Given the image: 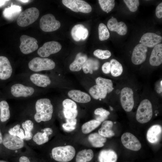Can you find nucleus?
Here are the masks:
<instances>
[{"label": "nucleus", "mask_w": 162, "mask_h": 162, "mask_svg": "<svg viewBox=\"0 0 162 162\" xmlns=\"http://www.w3.org/2000/svg\"><path fill=\"white\" fill-rule=\"evenodd\" d=\"M39 14V10L36 8H28L20 14L17 20V24L22 27L28 26L38 19Z\"/></svg>", "instance_id": "0eeeda50"}, {"label": "nucleus", "mask_w": 162, "mask_h": 162, "mask_svg": "<svg viewBox=\"0 0 162 162\" xmlns=\"http://www.w3.org/2000/svg\"><path fill=\"white\" fill-rule=\"evenodd\" d=\"M0 162H9L4 160H0Z\"/></svg>", "instance_id": "603ef678"}, {"label": "nucleus", "mask_w": 162, "mask_h": 162, "mask_svg": "<svg viewBox=\"0 0 162 162\" xmlns=\"http://www.w3.org/2000/svg\"><path fill=\"white\" fill-rule=\"evenodd\" d=\"M110 110H113V108L111 106H110Z\"/></svg>", "instance_id": "864d4df0"}, {"label": "nucleus", "mask_w": 162, "mask_h": 162, "mask_svg": "<svg viewBox=\"0 0 162 162\" xmlns=\"http://www.w3.org/2000/svg\"><path fill=\"white\" fill-rule=\"evenodd\" d=\"M61 26L60 22L56 20L54 16L50 14L43 16L40 20V26L45 32H52L58 29Z\"/></svg>", "instance_id": "6e6552de"}, {"label": "nucleus", "mask_w": 162, "mask_h": 162, "mask_svg": "<svg viewBox=\"0 0 162 162\" xmlns=\"http://www.w3.org/2000/svg\"><path fill=\"white\" fill-rule=\"evenodd\" d=\"M35 91L33 87L19 83L14 84L10 88L11 94L16 98L29 97L34 94Z\"/></svg>", "instance_id": "ddd939ff"}, {"label": "nucleus", "mask_w": 162, "mask_h": 162, "mask_svg": "<svg viewBox=\"0 0 162 162\" xmlns=\"http://www.w3.org/2000/svg\"><path fill=\"white\" fill-rule=\"evenodd\" d=\"M88 140L92 146L96 148L103 146L106 141V137L97 133L90 134L88 136Z\"/></svg>", "instance_id": "c85d7f7f"}, {"label": "nucleus", "mask_w": 162, "mask_h": 162, "mask_svg": "<svg viewBox=\"0 0 162 162\" xmlns=\"http://www.w3.org/2000/svg\"><path fill=\"white\" fill-rule=\"evenodd\" d=\"M71 34L74 40L79 41L86 39L88 35V32L83 25L79 24L75 25L73 27Z\"/></svg>", "instance_id": "4be33fe9"}, {"label": "nucleus", "mask_w": 162, "mask_h": 162, "mask_svg": "<svg viewBox=\"0 0 162 162\" xmlns=\"http://www.w3.org/2000/svg\"><path fill=\"white\" fill-rule=\"evenodd\" d=\"M98 2L102 9L107 13L111 11L115 6L114 0H99Z\"/></svg>", "instance_id": "ea45409f"}, {"label": "nucleus", "mask_w": 162, "mask_h": 162, "mask_svg": "<svg viewBox=\"0 0 162 162\" xmlns=\"http://www.w3.org/2000/svg\"><path fill=\"white\" fill-rule=\"evenodd\" d=\"M98 62L97 60L92 58L87 59L84 64L82 68L85 74L93 73L94 70L98 69L99 66Z\"/></svg>", "instance_id": "f704fd0d"}, {"label": "nucleus", "mask_w": 162, "mask_h": 162, "mask_svg": "<svg viewBox=\"0 0 162 162\" xmlns=\"http://www.w3.org/2000/svg\"><path fill=\"white\" fill-rule=\"evenodd\" d=\"M155 14L158 18L162 17V2L160 3L157 7L155 10Z\"/></svg>", "instance_id": "de8ad7c7"}, {"label": "nucleus", "mask_w": 162, "mask_h": 162, "mask_svg": "<svg viewBox=\"0 0 162 162\" xmlns=\"http://www.w3.org/2000/svg\"><path fill=\"white\" fill-rule=\"evenodd\" d=\"M10 117V112L8 104L5 100L0 102V121L4 123L9 120Z\"/></svg>", "instance_id": "7c9ffc66"}, {"label": "nucleus", "mask_w": 162, "mask_h": 162, "mask_svg": "<svg viewBox=\"0 0 162 162\" xmlns=\"http://www.w3.org/2000/svg\"><path fill=\"white\" fill-rule=\"evenodd\" d=\"M27 144L24 140L8 132L3 135L2 145L9 152L12 158L16 156L24 151Z\"/></svg>", "instance_id": "f03ea898"}, {"label": "nucleus", "mask_w": 162, "mask_h": 162, "mask_svg": "<svg viewBox=\"0 0 162 162\" xmlns=\"http://www.w3.org/2000/svg\"><path fill=\"white\" fill-rule=\"evenodd\" d=\"M89 92L91 96L96 99H104L106 98L107 94L104 88L97 85L91 87Z\"/></svg>", "instance_id": "473e14b6"}, {"label": "nucleus", "mask_w": 162, "mask_h": 162, "mask_svg": "<svg viewBox=\"0 0 162 162\" xmlns=\"http://www.w3.org/2000/svg\"><path fill=\"white\" fill-rule=\"evenodd\" d=\"M94 156L93 151L91 149H85L77 154L76 162H88L91 160Z\"/></svg>", "instance_id": "72a5a7b5"}, {"label": "nucleus", "mask_w": 162, "mask_h": 162, "mask_svg": "<svg viewBox=\"0 0 162 162\" xmlns=\"http://www.w3.org/2000/svg\"><path fill=\"white\" fill-rule=\"evenodd\" d=\"M76 153L75 148L73 146H57L52 148L51 151L52 158L58 162H68L74 157Z\"/></svg>", "instance_id": "7ed1b4c3"}, {"label": "nucleus", "mask_w": 162, "mask_h": 162, "mask_svg": "<svg viewBox=\"0 0 162 162\" xmlns=\"http://www.w3.org/2000/svg\"><path fill=\"white\" fill-rule=\"evenodd\" d=\"M68 95L73 100L80 103H87L91 100L90 96L88 94L79 90H70L68 92Z\"/></svg>", "instance_id": "a878e982"}, {"label": "nucleus", "mask_w": 162, "mask_h": 162, "mask_svg": "<svg viewBox=\"0 0 162 162\" xmlns=\"http://www.w3.org/2000/svg\"><path fill=\"white\" fill-rule=\"evenodd\" d=\"M21 10L22 8L20 6L13 5L5 8L3 11V15L6 19L11 20L19 15Z\"/></svg>", "instance_id": "2f4dec72"}, {"label": "nucleus", "mask_w": 162, "mask_h": 162, "mask_svg": "<svg viewBox=\"0 0 162 162\" xmlns=\"http://www.w3.org/2000/svg\"><path fill=\"white\" fill-rule=\"evenodd\" d=\"M132 89L128 87L123 88L120 93V101L122 106L126 111L129 112L132 110L134 105Z\"/></svg>", "instance_id": "f8f14e48"}, {"label": "nucleus", "mask_w": 162, "mask_h": 162, "mask_svg": "<svg viewBox=\"0 0 162 162\" xmlns=\"http://www.w3.org/2000/svg\"><path fill=\"white\" fill-rule=\"evenodd\" d=\"M13 68L8 58L4 56H0V80H7L11 76Z\"/></svg>", "instance_id": "a211bd4d"}, {"label": "nucleus", "mask_w": 162, "mask_h": 162, "mask_svg": "<svg viewBox=\"0 0 162 162\" xmlns=\"http://www.w3.org/2000/svg\"><path fill=\"white\" fill-rule=\"evenodd\" d=\"M107 26L110 31L115 32L121 35H125L127 32V27L125 23L123 22H118L113 17L109 20Z\"/></svg>", "instance_id": "412c9836"}, {"label": "nucleus", "mask_w": 162, "mask_h": 162, "mask_svg": "<svg viewBox=\"0 0 162 162\" xmlns=\"http://www.w3.org/2000/svg\"><path fill=\"white\" fill-rule=\"evenodd\" d=\"M18 1H20L21 2H22L24 3L26 2H28L29 0H18Z\"/></svg>", "instance_id": "3c124183"}, {"label": "nucleus", "mask_w": 162, "mask_h": 162, "mask_svg": "<svg viewBox=\"0 0 162 162\" xmlns=\"http://www.w3.org/2000/svg\"><path fill=\"white\" fill-rule=\"evenodd\" d=\"M147 47L139 44L134 48L131 56V61L136 65L141 64L145 61L146 58Z\"/></svg>", "instance_id": "dca6fc26"}, {"label": "nucleus", "mask_w": 162, "mask_h": 162, "mask_svg": "<svg viewBox=\"0 0 162 162\" xmlns=\"http://www.w3.org/2000/svg\"><path fill=\"white\" fill-rule=\"evenodd\" d=\"M150 64L153 66H158L162 63V44H159L154 46L150 57Z\"/></svg>", "instance_id": "393cba45"}, {"label": "nucleus", "mask_w": 162, "mask_h": 162, "mask_svg": "<svg viewBox=\"0 0 162 162\" xmlns=\"http://www.w3.org/2000/svg\"><path fill=\"white\" fill-rule=\"evenodd\" d=\"M113 122L110 121H105L102 123L101 128L99 130L98 133L105 137H111L115 135L112 130Z\"/></svg>", "instance_id": "c756f323"}, {"label": "nucleus", "mask_w": 162, "mask_h": 162, "mask_svg": "<svg viewBox=\"0 0 162 162\" xmlns=\"http://www.w3.org/2000/svg\"><path fill=\"white\" fill-rule=\"evenodd\" d=\"M29 79L33 84L39 87H46L51 83V80L48 76L38 73L32 74Z\"/></svg>", "instance_id": "b1692460"}, {"label": "nucleus", "mask_w": 162, "mask_h": 162, "mask_svg": "<svg viewBox=\"0 0 162 162\" xmlns=\"http://www.w3.org/2000/svg\"><path fill=\"white\" fill-rule=\"evenodd\" d=\"M63 113L66 118H76L78 115L76 104L73 100L67 99L62 102Z\"/></svg>", "instance_id": "6ab92c4d"}, {"label": "nucleus", "mask_w": 162, "mask_h": 162, "mask_svg": "<svg viewBox=\"0 0 162 162\" xmlns=\"http://www.w3.org/2000/svg\"><path fill=\"white\" fill-rule=\"evenodd\" d=\"M99 38L101 41L108 39L110 33L106 26L103 23H100L98 27Z\"/></svg>", "instance_id": "a19ab883"}, {"label": "nucleus", "mask_w": 162, "mask_h": 162, "mask_svg": "<svg viewBox=\"0 0 162 162\" xmlns=\"http://www.w3.org/2000/svg\"><path fill=\"white\" fill-rule=\"evenodd\" d=\"M77 123V119H66V123L62 125L64 130L67 132L71 131L76 128Z\"/></svg>", "instance_id": "37998d69"}, {"label": "nucleus", "mask_w": 162, "mask_h": 162, "mask_svg": "<svg viewBox=\"0 0 162 162\" xmlns=\"http://www.w3.org/2000/svg\"><path fill=\"white\" fill-rule=\"evenodd\" d=\"M63 4L72 11L88 13L92 10L91 5L86 2L81 0H62Z\"/></svg>", "instance_id": "1a4fd4ad"}, {"label": "nucleus", "mask_w": 162, "mask_h": 162, "mask_svg": "<svg viewBox=\"0 0 162 162\" xmlns=\"http://www.w3.org/2000/svg\"><path fill=\"white\" fill-rule=\"evenodd\" d=\"M61 44L56 41H50L45 43L38 50L37 53L41 57L46 58L52 54L59 52L62 48Z\"/></svg>", "instance_id": "4468645a"}, {"label": "nucleus", "mask_w": 162, "mask_h": 162, "mask_svg": "<svg viewBox=\"0 0 162 162\" xmlns=\"http://www.w3.org/2000/svg\"><path fill=\"white\" fill-rule=\"evenodd\" d=\"M110 72L112 75L114 77H117L120 75L123 71V67L121 64L115 59L110 60Z\"/></svg>", "instance_id": "4c0bfd02"}, {"label": "nucleus", "mask_w": 162, "mask_h": 162, "mask_svg": "<svg viewBox=\"0 0 162 162\" xmlns=\"http://www.w3.org/2000/svg\"><path fill=\"white\" fill-rule=\"evenodd\" d=\"M153 115L152 104L149 100L145 99L140 104L136 114L137 121L141 123H145L149 122Z\"/></svg>", "instance_id": "423d86ee"}, {"label": "nucleus", "mask_w": 162, "mask_h": 162, "mask_svg": "<svg viewBox=\"0 0 162 162\" xmlns=\"http://www.w3.org/2000/svg\"><path fill=\"white\" fill-rule=\"evenodd\" d=\"M7 132L11 135L17 136L24 140V132L20 123L13 124L8 129Z\"/></svg>", "instance_id": "e433bc0d"}, {"label": "nucleus", "mask_w": 162, "mask_h": 162, "mask_svg": "<svg viewBox=\"0 0 162 162\" xmlns=\"http://www.w3.org/2000/svg\"><path fill=\"white\" fill-rule=\"evenodd\" d=\"M160 36L152 32L144 34L140 39L141 43L147 47H154L162 41Z\"/></svg>", "instance_id": "aec40b11"}, {"label": "nucleus", "mask_w": 162, "mask_h": 162, "mask_svg": "<svg viewBox=\"0 0 162 162\" xmlns=\"http://www.w3.org/2000/svg\"><path fill=\"white\" fill-rule=\"evenodd\" d=\"M140 43H141V41H140Z\"/></svg>", "instance_id": "5fc2aeb1"}, {"label": "nucleus", "mask_w": 162, "mask_h": 162, "mask_svg": "<svg viewBox=\"0 0 162 162\" xmlns=\"http://www.w3.org/2000/svg\"><path fill=\"white\" fill-rule=\"evenodd\" d=\"M20 44L19 47L22 53L28 54L36 50L38 48V41L35 38L26 35L20 37Z\"/></svg>", "instance_id": "9b49d317"}, {"label": "nucleus", "mask_w": 162, "mask_h": 162, "mask_svg": "<svg viewBox=\"0 0 162 162\" xmlns=\"http://www.w3.org/2000/svg\"><path fill=\"white\" fill-rule=\"evenodd\" d=\"M94 56L98 58L102 59H106L110 58L111 55V52L108 50H103L97 49L93 52Z\"/></svg>", "instance_id": "c03bdc74"}, {"label": "nucleus", "mask_w": 162, "mask_h": 162, "mask_svg": "<svg viewBox=\"0 0 162 162\" xmlns=\"http://www.w3.org/2000/svg\"><path fill=\"white\" fill-rule=\"evenodd\" d=\"M3 136V135L0 130V145H2Z\"/></svg>", "instance_id": "09e8293b"}, {"label": "nucleus", "mask_w": 162, "mask_h": 162, "mask_svg": "<svg viewBox=\"0 0 162 162\" xmlns=\"http://www.w3.org/2000/svg\"><path fill=\"white\" fill-rule=\"evenodd\" d=\"M8 0H0V7L4 5L5 3Z\"/></svg>", "instance_id": "8fccbe9b"}, {"label": "nucleus", "mask_w": 162, "mask_h": 162, "mask_svg": "<svg viewBox=\"0 0 162 162\" xmlns=\"http://www.w3.org/2000/svg\"><path fill=\"white\" fill-rule=\"evenodd\" d=\"M95 82L97 85L104 88L107 93L111 92L114 89L111 80L99 77L96 79Z\"/></svg>", "instance_id": "c9c22d12"}, {"label": "nucleus", "mask_w": 162, "mask_h": 162, "mask_svg": "<svg viewBox=\"0 0 162 162\" xmlns=\"http://www.w3.org/2000/svg\"><path fill=\"white\" fill-rule=\"evenodd\" d=\"M28 65L29 68L31 70L38 72L53 69L55 68L56 64L54 61L51 59L36 57L29 62Z\"/></svg>", "instance_id": "39448f33"}, {"label": "nucleus", "mask_w": 162, "mask_h": 162, "mask_svg": "<svg viewBox=\"0 0 162 162\" xmlns=\"http://www.w3.org/2000/svg\"><path fill=\"white\" fill-rule=\"evenodd\" d=\"M98 160L99 162H116L117 155L113 150H103L100 152Z\"/></svg>", "instance_id": "bb28decb"}, {"label": "nucleus", "mask_w": 162, "mask_h": 162, "mask_svg": "<svg viewBox=\"0 0 162 162\" xmlns=\"http://www.w3.org/2000/svg\"><path fill=\"white\" fill-rule=\"evenodd\" d=\"M12 158L13 162H40V161L38 154L28 144L24 151Z\"/></svg>", "instance_id": "9d476101"}, {"label": "nucleus", "mask_w": 162, "mask_h": 162, "mask_svg": "<svg viewBox=\"0 0 162 162\" xmlns=\"http://www.w3.org/2000/svg\"><path fill=\"white\" fill-rule=\"evenodd\" d=\"M111 64L110 62H107L103 64L102 67L103 72L105 74H109L111 71Z\"/></svg>", "instance_id": "49530a36"}, {"label": "nucleus", "mask_w": 162, "mask_h": 162, "mask_svg": "<svg viewBox=\"0 0 162 162\" xmlns=\"http://www.w3.org/2000/svg\"><path fill=\"white\" fill-rule=\"evenodd\" d=\"M121 141L124 147L128 149L136 151L141 148V144L139 140L130 133H124L121 136Z\"/></svg>", "instance_id": "2eb2a0df"}, {"label": "nucleus", "mask_w": 162, "mask_h": 162, "mask_svg": "<svg viewBox=\"0 0 162 162\" xmlns=\"http://www.w3.org/2000/svg\"><path fill=\"white\" fill-rule=\"evenodd\" d=\"M53 132V129L51 128L46 127L42 128L40 126H38L34 133L32 140L27 144L37 148L48 142L50 137Z\"/></svg>", "instance_id": "20e7f679"}, {"label": "nucleus", "mask_w": 162, "mask_h": 162, "mask_svg": "<svg viewBox=\"0 0 162 162\" xmlns=\"http://www.w3.org/2000/svg\"><path fill=\"white\" fill-rule=\"evenodd\" d=\"M53 106L50 100L47 98L38 99L34 105V112L30 118L35 124L40 126V124L50 121L52 117Z\"/></svg>", "instance_id": "f257e3e1"}, {"label": "nucleus", "mask_w": 162, "mask_h": 162, "mask_svg": "<svg viewBox=\"0 0 162 162\" xmlns=\"http://www.w3.org/2000/svg\"><path fill=\"white\" fill-rule=\"evenodd\" d=\"M87 59V57L86 55L81 53H78L74 60L70 65V70L72 71H80Z\"/></svg>", "instance_id": "cd10ccee"}, {"label": "nucleus", "mask_w": 162, "mask_h": 162, "mask_svg": "<svg viewBox=\"0 0 162 162\" xmlns=\"http://www.w3.org/2000/svg\"><path fill=\"white\" fill-rule=\"evenodd\" d=\"M101 123L96 120H92L86 122L82 126V132L84 134H88L98 127Z\"/></svg>", "instance_id": "58836bf2"}, {"label": "nucleus", "mask_w": 162, "mask_h": 162, "mask_svg": "<svg viewBox=\"0 0 162 162\" xmlns=\"http://www.w3.org/2000/svg\"><path fill=\"white\" fill-rule=\"evenodd\" d=\"M20 124L24 132V140L27 143L32 140L34 133L38 126L30 118L22 120Z\"/></svg>", "instance_id": "f3484780"}, {"label": "nucleus", "mask_w": 162, "mask_h": 162, "mask_svg": "<svg viewBox=\"0 0 162 162\" xmlns=\"http://www.w3.org/2000/svg\"><path fill=\"white\" fill-rule=\"evenodd\" d=\"M123 1L129 10L132 12L136 11L140 4L138 0H124Z\"/></svg>", "instance_id": "a18cd8bd"}, {"label": "nucleus", "mask_w": 162, "mask_h": 162, "mask_svg": "<svg viewBox=\"0 0 162 162\" xmlns=\"http://www.w3.org/2000/svg\"><path fill=\"white\" fill-rule=\"evenodd\" d=\"M162 127L159 125H154L148 130L146 137L148 141L152 143L158 142L161 137L162 134Z\"/></svg>", "instance_id": "5701e85b"}, {"label": "nucleus", "mask_w": 162, "mask_h": 162, "mask_svg": "<svg viewBox=\"0 0 162 162\" xmlns=\"http://www.w3.org/2000/svg\"><path fill=\"white\" fill-rule=\"evenodd\" d=\"M94 113L96 116L95 120L101 122L107 118L110 112L102 108H99L94 110Z\"/></svg>", "instance_id": "79ce46f5"}]
</instances>
